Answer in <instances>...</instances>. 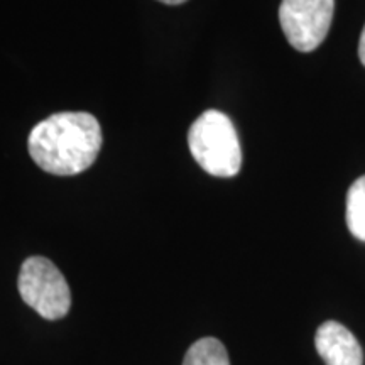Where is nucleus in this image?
I'll return each mask as SVG.
<instances>
[{"label":"nucleus","instance_id":"obj_8","mask_svg":"<svg viewBox=\"0 0 365 365\" xmlns=\"http://www.w3.org/2000/svg\"><path fill=\"white\" fill-rule=\"evenodd\" d=\"M359 58H360V61H362V65L365 66V27H364V31H362V36H360Z\"/></svg>","mask_w":365,"mask_h":365},{"label":"nucleus","instance_id":"obj_4","mask_svg":"<svg viewBox=\"0 0 365 365\" xmlns=\"http://www.w3.org/2000/svg\"><path fill=\"white\" fill-rule=\"evenodd\" d=\"M335 0H282L279 22L296 51H314L330 31Z\"/></svg>","mask_w":365,"mask_h":365},{"label":"nucleus","instance_id":"obj_1","mask_svg":"<svg viewBox=\"0 0 365 365\" xmlns=\"http://www.w3.org/2000/svg\"><path fill=\"white\" fill-rule=\"evenodd\" d=\"M102 127L91 113L61 112L31 130L27 148L41 170L56 176L88 170L102 149Z\"/></svg>","mask_w":365,"mask_h":365},{"label":"nucleus","instance_id":"obj_7","mask_svg":"<svg viewBox=\"0 0 365 365\" xmlns=\"http://www.w3.org/2000/svg\"><path fill=\"white\" fill-rule=\"evenodd\" d=\"M346 225L355 239L365 242V176L359 178L346 195Z\"/></svg>","mask_w":365,"mask_h":365},{"label":"nucleus","instance_id":"obj_6","mask_svg":"<svg viewBox=\"0 0 365 365\" xmlns=\"http://www.w3.org/2000/svg\"><path fill=\"white\" fill-rule=\"evenodd\" d=\"M182 365H230V360L222 341L207 336L190 346L182 359Z\"/></svg>","mask_w":365,"mask_h":365},{"label":"nucleus","instance_id":"obj_3","mask_svg":"<svg viewBox=\"0 0 365 365\" xmlns=\"http://www.w3.org/2000/svg\"><path fill=\"white\" fill-rule=\"evenodd\" d=\"M21 298L46 319L66 317L71 307V293L59 269L46 257L26 259L19 272Z\"/></svg>","mask_w":365,"mask_h":365},{"label":"nucleus","instance_id":"obj_2","mask_svg":"<svg viewBox=\"0 0 365 365\" xmlns=\"http://www.w3.org/2000/svg\"><path fill=\"white\" fill-rule=\"evenodd\" d=\"M188 148L208 175L232 178L240 171L242 149L232 120L218 110L203 112L188 132Z\"/></svg>","mask_w":365,"mask_h":365},{"label":"nucleus","instance_id":"obj_5","mask_svg":"<svg viewBox=\"0 0 365 365\" xmlns=\"http://www.w3.org/2000/svg\"><path fill=\"white\" fill-rule=\"evenodd\" d=\"M314 346L327 365H362V346L354 333L339 322H325L314 335Z\"/></svg>","mask_w":365,"mask_h":365},{"label":"nucleus","instance_id":"obj_9","mask_svg":"<svg viewBox=\"0 0 365 365\" xmlns=\"http://www.w3.org/2000/svg\"><path fill=\"white\" fill-rule=\"evenodd\" d=\"M158 2L166 4V6H180V4L188 2V0H158Z\"/></svg>","mask_w":365,"mask_h":365}]
</instances>
